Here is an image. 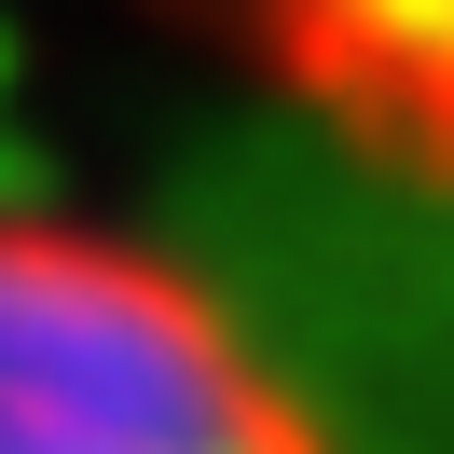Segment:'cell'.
I'll use <instances>...</instances> for the list:
<instances>
[{
    "label": "cell",
    "mask_w": 454,
    "mask_h": 454,
    "mask_svg": "<svg viewBox=\"0 0 454 454\" xmlns=\"http://www.w3.org/2000/svg\"><path fill=\"white\" fill-rule=\"evenodd\" d=\"M0 454H331L207 276L0 207Z\"/></svg>",
    "instance_id": "6da1fadb"
},
{
    "label": "cell",
    "mask_w": 454,
    "mask_h": 454,
    "mask_svg": "<svg viewBox=\"0 0 454 454\" xmlns=\"http://www.w3.org/2000/svg\"><path fill=\"white\" fill-rule=\"evenodd\" d=\"M276 69L358 138L454 166V0H248Z\"/></svg>",
    "instance_id": "7a4b0ae2"
}]
</instances>
